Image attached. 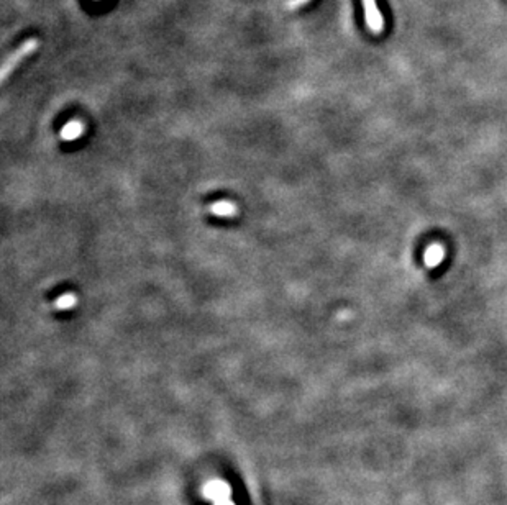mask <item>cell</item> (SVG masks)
Listing matches in <instances>:
<instances>
[{"label":"cell","mask_w":507,"mask_h":505,"mask_svg":"<svg viewBox=\"0 0 507 505\" xmlns=\"http://www.w3.org/2000/svg\"><path fill=\"white\" fill-rule=\"evenodd\" d=\"M213 505H235V502H231L230 499H227V500H220V502H216Z\"/></svg>","instance_id":"8992f818"},{"label":"cell","mask_w":507,"mask_h":505,"mask_svg":"<svg viewBox=\"0 0 507 505\" xmlns=\"http://www.w3.org/2000/svg\"><path fill=\"white\" fill-rule=\"evenodd\" d=\"M204 495L205 499L213 500V502H220V500L230 499L231 495V487L229 482L222 479H213L204 486Z\"/></svg>","instance_id":"3957f363"},{"label":"cell","mask_w":507,"mask_h":505,"mask_svg":"<svg viewBox=\"0 0 507 505\" xmlns=\"http://www.w3.org/2000/svg\"><path fill=\"white\" fill-rule=\"evenodd\" d=\"M310 2V0H289V2H287V8H289V10H297V8H300V7H304V6H307V3Z\"/></svg>","instance_id":"5b68a950"},{"label":"cell","mask_w":507,"mask_h":505,"mask_svg":"<svg viewBox=\"0 0 507 505\" xmlns=\"http://www.w3.org/2000/svg\"><path fill=\"white\" fill-rule=\"evenodd\" d=\"M363 10H365L366 26L373 35H381L384 32V17L379 12L376 0H363Z\"/></svg>","instance_id":"7a4b0ae2"},{"label":"cell","mask_w":507,"mask_h":505,"mask_svg":"<svg viewBox=\"0 0 507 505\" xmlns=\"http://www.w3.org/2000/svg\"><path fill=\"white\" fill-rule=\"evenodd\" d=\"M38 48H40V39L37 38L25 39V41L21 43L14 53H10V55L6 58V61H3L2 69H0V81L6 82L7 77L15 71L17 66H19L25 58H28L30 55H33Z\"/></svg>","instance_id":"6da1fadb"},{"label":"cell","mask_w":507,"mask_h":505,"mask_svg":"<svg viewBox=\"0 0 507 505\" xmlns=\"http://www.w3.org/2000/svg\"><path fill=\"white\" fill-rule=\"evenodd\" d=\"M443 258H445V248L443 245L440 243H432L430 247L425 249V253H423V263H425L428 269H434V267L439 266L440 263L443 261Z\"/></svg>","instance_id":"277c9868"}]
</instances>
